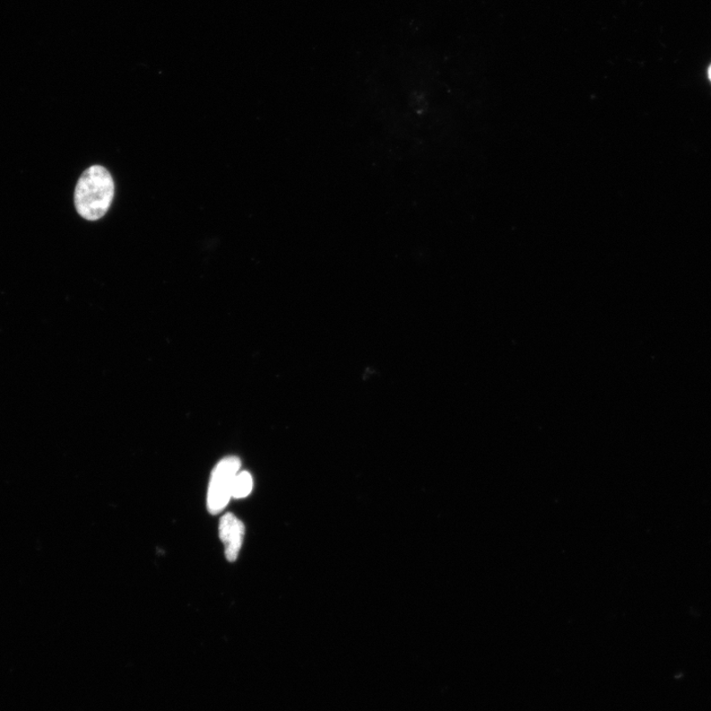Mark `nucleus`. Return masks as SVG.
<instances>
[{
  "instance_id": "obj_4",
  "label": "nucleus",
  "mask_w": 711,
  "mask_h": 711,
  "mask_svg": "<svg viewBox=\"0 0 711 711\" xmlns=\"http://www.w3.org/2000/svg\"><path fill=\"white\" fill-rule=\"evenodd\" d=\"M253 476L248 472L238 473L232 484V498H246L253 491Z\"/></svg>"
},
{
  "instance_id": "obj_5",
  "label": "nucleus",
  "mask_w": 711,
  "mask_h": 711,
  "mask_svg": "<svg viewBox=\"0 0 711 711\" xmlns=\"http://www.w3.org/2000/svg\"><path fill=\"white\" fill-rule=\"evenodd\" d=\"M708 74H709V78H710V81H711V66H710V68H709Z\"/></svg>"
},
{
  "instance_id": "obj_3",
  "label": "nucleus",
  "mask_w": 711,
  "mask_h": 711,
  "mask_svg": "<svg viewBox=\"0 0 711 711\" xmlns=\"http://www.w3.org/2000/svg\"><path fill=\"white\" fill-rule=\"evenodd\" d=\"M220 539L224 543L225 558L236 561L241 550L246 534L244 523L233 514H225L219 527Z\"/></svg>"
},
{
  "instance_id": "obj_2",
  "label": "nucleus",
  "mask_w": 711,
  "mask_h": 711,
  "mask_svg": "<svg viewBox=\"0 0 711 711\" xmlns=\"http://www.w3.org/2000/svg\"><path fill=\"white\" fill-rule=\"evenodd\" d=\"M241 466L237 457H225L212 473L207 506L210 513L216 515L227 507L232 497V484Z\"/></svg>"
},
{
  "instance_id": "obj_1",
  "label": "nucleus",
  "mask_w": 711,
  "mask_h": 711,
  "mask_svg": "<svg viewBox=\"0 0 711 711\" xmlns=\"http://www.w3.org/2000/svg\"><path fill=\"white\" fill-rule=\"evenodd\" d=\"M114 191V181L106 168L94 166L86 169L75 187L77 213L88 221L100 220L109 210Z\"/></svg>"
}]
</instances>
